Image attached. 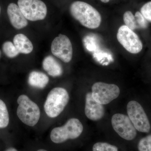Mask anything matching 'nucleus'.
I'll return each instance as SVG.
<instances>
[{
  "mask_svg": "<svg viewBox=\"0 0 151 151\" xmlns=\"http://www.w3.org/2000/svg\"><path fill=\"white\" fill-rule=\"evenodd\" d=\"M69 100L67 90L61 87H56L49 93L44 104V109L47 116L55 118L62 113Z\"/></svg>",
  "mask_w": 151,
  "mask_h": 151,
  "instance_id": "2",
  "label": "nucleus"
},
{
  "mask_svg": "<svg viewBox=\"0 0 151 151\" xmlns=\"http://www.w3.org/2000/svg\"><path fill=\"white\" fill-rule=\"evenodd\" d=\"M1 52L0 50V58H1Z\"/></svg>",
  "mask_w": 151,
  "mask_h": 151,
  "instance_id": "26",
  "label": "nucleus"
},
{
  "mask_svg": "<svg viewBox=\"0 0 151 151\" xmlns=\"http://www.w3.org/2000/svg\"><path fill=\"white\" fill-rule=\"evenodd\" d=\"M48 76L42 72L33 71L29 73L28 83L30 86L39 89H43L48 84Z\"/></svg>",
  "mask_w": 151,
  "mask_h": 151,
  "instance_id": "15",
  "label": "nucleus"
},
{
  "mask_svg": "<svg viewBox=\"0 0 151 151\" xmlns=\"http://www.w3.org/2000/svg\"><path fill=\"white\" fill-rule=\"evenodd\" d=\"M83 131V126L78 119L72 118L62 127H56L52 130L50 139L53 142L60 144L68 139L78 137Z\"/></svg>",
  "mask_w": 151,
  "mask_h": 151,
  "instance_id": "4",
  "label": "nucleus"
},
{
  "mask_svg": "<svg viewBox=\"0 0 151 151\" xmlns=\"http://www.w3.org/2000/svg\"><path fill=\"white\" fill-rule=\"evenodd\" d=\"M92 97L98 103L106 105L119 97L120 93L119 86L116 84L102 82L94 83L92 86Z\"/></svg>",
  "mask_w": 151,
  "mask_h": 151,
  "instance_id": "7",
  "label": "nucleus"
},
{
  "mask_svg": "<svg viewBox=\"0 0 151 151\" xmlns=\"http://www.w3.org/2000/svg\"><path fill=\"white\" fill-rule=\"evenodd\" d=\"M111 124L115 132L124 139L131 141L136 137L137 130L126 115L121 113L114 114L111 119Z\"/></svg>",
  "mask_w": 151,
  "mask_h": 151,
  "instance_id": "9",
  "label": "nucleus"
},
{
  "mask_svg": "<svg viewBox=\"0 0 151 151\" xmlns=\"http://www.w3.org/2000/svg\"><path fill=\"white\" fill-rule=\"evenodd\" d=\"M17 103L19 106L17 113L19 119L27 126H35L40 116V110L38 105L24 94L18 97Z\"/></svg>",
  "mask_w": 151,
  "mask_h": 151,
  "instance_id": "3",
  "label": "nucleus"
},
{
  "mask_svg": "<svg viewBox=\"0 0 151 151\" xmlns=\"http://www.w3.org/2000/svg\"><path fill=\"white\" fill-rule=\"evenodd\" d=\"M139 151H151V134L141 139L138 145Z\"/></svg>",
  "mask_w": 151,
  "mask_h": 151,
  "instance_id": "20",
  "label": "nucleus"
},
{
  "mask_svg": "<svg viewBox=\"0 0 151 151\" xmlns=\"http://www.w3.org/2000/svg\"><path fill=\"white\" fill-rule=\"evenodd\" d=\"M124 21L125 25L132 30L138 28L135 16L130 11H127L124 14Z\"/></svg>",
  "mask_w": 151,
  "mask_h": 151,
  "instance_id": "18",
  "label": "nucleus"
},
{
  "mask_svg": "<svg viewBox=\"0 0 151 151\" xmlns=\"http://www.w3.org/2000/svg\"><path fill=\"white\" fill-rule=\"evenodd\" d=\"M134 16L138 28L145 29L147 27V20L143 17L141 12H137L135 14Z\"/></svg>",
  "mask_w": 151,
  "mask_h": 151,
  "instance_id": "22",
  "label": "nucleus"
},
{
  "mask_svg": "<svg viewBox=\"0 0 151 151\" xmlns=\"http://www.w3.org/2000/svg\"><path fill=\"white\" fill-rule=\"evenodd\" d=\"M37 151H47L45 150H42V149H40V150H38Z\"/></svg>",
  "mask_w": 151,
  "mask_h": 151,
  "instance_id": "25",
  "label": "nucleus"
},
{
  "mask_svg": "<svg viewBox=\"0 0 151 151\" xmlns=\"http://www.w3.org/2000/svg\"><path fill=\"white\" fill-rule=\"evenodd\" d=\"M100 1H101L102 2L106 3L110 1V0H100Z\"/></svg>",
  "mask_w": 151,
  "mask_h": 151,
  "instance_id": "24",
  "label": "nucleus"
},
{
  "mask_svg": "<svg viewBox=\"0 0 151 151\" xmlns=\"http://www.w3.org/2000/svg\"><path fill=\"white\" fill-rule=\"evenodd\" d=\"M93 151H119L116 146L105 142H97L93 145Z\"/></svg>",
  "mask_w": 151,
  "mask_h": 151,
  "instance_id": "19",
  "label": "nucleus"
},
{
  "mask_svg": "<svg viewBox=\"0 0 151 151\" xmlns=\"http://www.w3.org/2000/svg\"><path fill=\"white\" fill-rule=\"evenodd\" d=\"M6 151H17V150L14 148H10L7 149Z\"/></svg>",
  "mask_w": 151,
  "mask_h": 151,
  "instance_id": "23",
  "label": "nucleus"
},
{
  "mask_svg": "<svg viewBox=\"0 0 151 151\" xmlns=\"http://www.w3.org/2000/svg\"><path fill=\"white\" fill-rule=\"evenodd\" d=\"M1 6H0V14H1Z\"/></svg>",
  "mask_w": 151,
  "mask_h": 151,
  "instance_id": "27",
  "label": "nucleus"
},
{
  "mask_svg": "<svg viewBox=\"0 0 151 151\" xmlns=\"http://www.w3.org/2000/svg\"><path fill=\"white\" fill-rule=\"evenodd\" d=\"M7 12L11 24L15 28L20 29L27 26L28 23L27 19L25 17L18 6L11 3L8 6Z\"/></svg>",
  "mask_w": 151,
  "mask_h": 151,
  "instance_id": "12",
  "label": "nucleus"
},
{
  "mask_svg": "<svg viewBox=\"0 0 151 151\" xmlns=\"http://www.w3.org/2000/svg\"><path fill=\"white\" fill-rule=\"evenodd\" d=\"M2 50L6 56L9 58H14L20 53L14 43L10 41H6L3 43Z\"/></svg>",
  "mask_w": 151,
  "mask_h": 151,
  "instance_id": "17",
  "label": "nucleus"
},
{
  "mask_svg": "<svg viewBox=\"0 0 151 151\" xmlns=\"http://www.w3.org/2000/svg\"><path fill=\"white\" fill-rule=\"evenodd\" d=\"M70 14L83 26L94 29L100 26L102 18L100 14L92 6L84 2L76 1L70 7Z\"/></svg>",
  "mask_w": 151,
  "mask_h": 151,
  "instance_id": "1",
  "label": "nucleus"
},
{
  "mask_svg": "<svg viewBox=\"0 0 151 151\" xmlns=\"http://www.w3.org/2000/svg\"><path fill=\"white\" fill-rule=\"evenodd\" d=\"M52 54L65 63L73 56V48L70 40L66 35L60 34L52 41L51 45Z\"/></svg>",
  "mask_w": 151,
  "mask_h": 151,
  "instance_id": "10",
  "label": "nucleus"
},
{
  "mask_svg": "<svg viewBox=\"0 0 151 151\" xmlns=\"http://www.w3.org/2000/svg\"><path fill=\"white\" fill-rule=\"evenodd\" d=\"M18 6L27 20H42L46 17L47 8L41 0H18Z\"/></svg>",
  "mask_w": 151,
  "mask_h": 151,
  "instance_id": "5",
  "label": "nucleus"
},
{
  "mask_svg": "<svg viewBox=\"0 0 151 151\" xmlns=\"http://www.w3.org/2000/svg\"><path fill=\"white\" fill-rule=\"evenodd\" d=\"M13 42L19 53L28 54L33 49L32 42L26 36L23 34H18L15 36Z\"/></svg>",
  "mask_w": 151,
  "mask_h": 151,
  "instance_id": "14",
  "label": "nucleus"
},
{
  "mask_svg": "<svg viewBox=\"0 0 151 151\" xmlns=\"http://www.w3.org/2000/svg\"><path fill=\"white\" fill-rule=\"evenodd\" d=\"M117 38L123 47L130 53L137 54L142 49V43L137 35L127 26H122L119 28Z\"/></svg>",
  "mask_w": 151,
  "mask_h": 151,
  "instance_id": "8",
  "label": "nucleus"
},
{
  "mask_svg": "<svg viewBox=\"0 0 151 151\" xmlns=\"http://www.w3.org/2000/svg\"><path fill=\"white\" fill-rule=\"evenodd\" d=\"M84 111L87 118L93 121L100 120L105 115L103 105L94 100L92 97V92H88L86 94Z\"/></svg>",
  "mask_w": 151,
  "mask_h": 151,
  "instance_id": "11",
  "label": "nucleus"
},
{
  "mask_svg": "<svg viewBox=\"0 0 151 151\" xmlns=\"http://www.w3.org/2000/svg\"><path fill=\"white\" fill-rule=\"evenodd\" d=\"M42 67L49 75L52 77L60 76L63 72L61 65L51 55L47 56L44 59Z\"/></svg>",
  "mask_w": 151,
  "mask_h": 151,
  "instance_id": "13",
  "label": "nucleus"
},
{
  "mask_svg": "<svg viewBox=\"0 0 151 151\" xmlns=\"http://www.w3.org/2000/svg\"><path fill=\"white\" fill-rule=\"evenodd\" d=\"M9 122V118L7 108L5 103L0 99V128L7 127Z\"/></svg>",
  "mask_w": 151,
  "mask_h": 151,
  "instance_id": "16",
  "label": "nucleus"
},
{
  "mask_svg": "<svg viewBox=\"0 0 151 151\" xmlns=\"http://www.w3.org/2000/svg\"><path fill=\"white\" fill-rule=\"evenodd\" d=\"M141 13L147 21L151 22V1L146 3L141 8Z\"/></svg>",
  "mask_w": 151,
  "mask_h": 151,
  "instance_id": "21",
  "label": "nucleus"
},
{
  "mask_svg": "<svg viewBox=\"0 0 151 151\" xmlns=\"http://www.w3.org/2000/svg\"><path fill=\"white\" fill-rule=\"evenodd\" d=\"M128 117L136 130L143 133H148L150 124L143 107L136 101H131L127 106Z\"/></svg>",
  "mask_w": 151,
  "mask_h": 151,
  "instance_id": "6",
  "label": "nucleus"
}]
</instances>
